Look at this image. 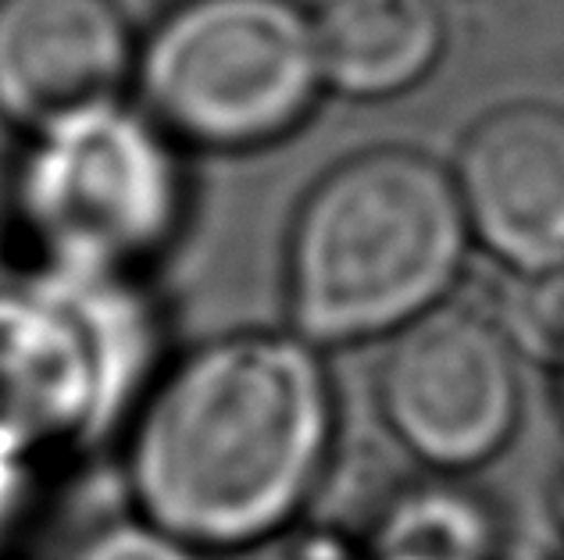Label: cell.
<instances>
[{"mask_svg":"<svg viewBox=\"0 0 564 560\" xmlns=\"http://www.w3.org/2000/svg\"><path fill=\"white\" fill-rule=\"evenodd\" d=\"M236 560H368L365 542L333 528L290 525L275 536H264L236 550Z\"/></svg>","mask_w":564,"mask_h":560,"instance_id":"cell-13","label":"cell"},{"mask_svg":"<svg viewBox=\"0 0 564 560\" xmlns=\"http://www.w3.org/2000/svg\"><path fill=\"white\" fill-rule=\"evenodd\" d=\"M333 443L322 350L243 329L161 367L126 425V482L140 518L197 550H240L296 521Z\"/></svg>","mask_w":564,"mask_h":560,"instance_id":"cell-1","label":"cell"},{"mask_svg":"<svg viewBox=\"0 0 564 560\" xmlns=\"http://www.w3.org/2000/svg\"><path fill=\"white\" fill-rule=\"evenodd\" d=\"M76 560H200L197 547L147 518L104 525L79 547Z\"/></svg>","mask_w":564,"mask_h":560,"instance_id":"cell-12","label":"cell"},{"mask_svg":"<svg viewBox=\"0 0 564 560\" xmlns=\"http://www.w3.org/2000/svg\"><path fill=\"white\" fill-rule=\"evenodd\" d=\"M137 47L118 0H0V122L33 136L115 105Z\"/></svg>","mask_w":564,"mask_h":560,"instance_id":"cell-8","label":"cell"},{"mask_svg":"<svg viewBox=\"0 0 564 560\" xmlns=\"http://www.w3.org/2000/svg\"><path fill=\"white\" fill-rule=\"evenodd\" d=\"M25 140L11 200L40 264L140 272L180 235V143L143 108L115 100Z\"/></svg>","mask_w":564,"mask_h":560,"instance_id":"cell-5","label":"cell"},{"mask_svg":"<svg viewBox=\"0 0 564 560\" xmlns=\"http://www.w3.org/2000/svg\"><path fill=\"white\" fill-rule=\"evenodd\" d=\"M390 339L379 407L397 443L443 475L494 461L522 421V378L508 329L447 300Z\"/></svg>","mask_w":564,"mask_h":560,"instance_id":"cell-6","label":"cell"},{"mask_svg":"<svg viewBox=\"0 0 564 560\" xmlns=\"http://www.w3.org/2000/svg\"><path fill=\"white\" fill-rule=\"evenodd\" d=\"M468 246L451 168L411 146L350 154L293 215L290 329L318 350L393 336L451 300Z\"/></svg>","mask_w":564,"mask_h":560,"instance_id":"cell-2","label":"cell"},{"mask_svg":"<svg viewBox=\"0 0 564 560\" xmlns=\"http://www.w3.org/2000/svg\"><path fill=\"white\" fill-rule=\"evenodd\" d=\"M132 86L180 146H272L325 94L311 11L296 0H180L137 47Z\"/></svg>","mask_w":564,"mask_h":560,"instance_id":"cell-4","label":"cell"},{"mask_svg":"<svg viewBox=\"0 0 564 560\" xmlns=\"http://www.w3.org/2000/svg\"><path fill=\"white\" fill-rule=\"evenodd\" d=\"M43 457L47 450L33 436L0 418V560L33 521Z\"/></svg>","mask_w":564,"mask_h":560,"instance_id":"cell-11","label":"cell"},{"mask_svg":"<svg viewBox=\"0 0 564 560\" xmlns=\"http://www.w3.org/2000/svg\"><path fill=\"white\" fill-rule=\"evenodd\" d=\"M29 268H22L19 257H14V250L4 243V235H0V307L8 304V297L14 289H19V283L25 278Z\"/></svg>","mask_w":564,"mask_h":560,"instance_id":"cell-15","label":"cell"},{"mask_svg":"<svg viewBox=\"0 0 564 560\" xmlns=\"http://www.w3.org/2000/svg\"><path fill=\"white\" fill-rule=\"evenodd\" d=\"M158 361L140 272L40 264L0 307V418L47 453L97 447L137 415Z\"/></svg>","mask_w":564,"mask_h":560,"instance_id":"cell-3","label":"cell"},{"mask_svg":"<svg viewBox=\"0 0 564 560\" xmlns=\"http://www.w3.org/2000/svg\"><path fill=\"white\" fill-rule=\"evenodd\" d=\"M489 560H551V553H546L543 547H536L532 539H511L503 536L500 547L494 550V557Z\"/></svg>","mask_w":564,"mask_h":560,"instance_id":"cell-16","label":"cell"},{"mask_svg":"<svg viewBox=\"0 0 564 560\" xmlns=\"http://www.w3.org/2000/svg\"><path fill=\"white\" fill-rule=\"evenodd\" d=\"M503 532L494 510L454 482L404 490L365 542L368 560H489Z\"/></svg>","mask_w":564,"mask_h":560,"instance_id":"cell-10","label":"cell"},{"mask_svg":"<svg viewBox=\"0 0 564 560\" xmlns=\"http://www.w3.org/2000/svg\"><path fill=\"white\" fill-rule=\"evenodd\" d=\"M543 358L557 367V382H561V400H564V286H561V297L554 307V318H551V329H546L543 339Z\"/></svg>","mask_w":564,"mask_h":560,"instance_id":"cell-14","label":"cell"},{"mask_svg":"<svg viewBox=\"0 0 564 560\" xmlns=\"http://www.w3.org/2000/svg\"><path fill=\"white\" fill-rule=\"evenodd\" d=\"M471 243L514 278L564 272V111L514 100L475 122L451 168Z\"/></svg>","mask_w":564,"mask_h":560,"instance_id":"cell-7","label":"cell"},{"mask_svg":"<svg viewBox=\"0 0 564 560\" xmlns=\"http://www.w3.org/2000/svg\"><path fill=\"white\" fill-rule=\"evenodd\" d=\"M311 25L325 90L358 105L411 94L447 51L440 0H322Z\"/></svg>","mask_w":564,"mask_h":560,"instance_id":"cell-9","label":"cell"}]
</instances>
